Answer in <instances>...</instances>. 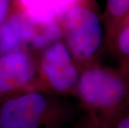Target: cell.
<instances>
[{"label":"cell","instance_id":"obj_11","mask_svg":"<svg viewBox=\"0 0 129 128\" xmlns=\"http://www.w3.org/2000/svg\"><path fill=\"white\" fill-rule=\"evenodd\" d=\"M118 48L122 54L129 56V26L121 32L118 37Z\"/></svg>","mask_w":129,"mask_h":128},{"label":"cell","instance_id":"obj_5","mask_svg":"<svg viewBox=\"0 0 129 128\" xmlns=\"http://www.w3.org/2000/svg\"><path fill=\"white\" fill-rule=\"evenodd\" d=\"M38 59L29 49L0 56V103L23 92L34 90Z\"/></svg>","mask_w":129,"mask_h":128},{"label":"cell","instance_id":"obj_10","mask_svg":"<svg viewBox=\"0 0 129 128\" xmlns=\"http://www.w3.org/2000/svg\"><path fill=\"white\" fill-rule=\"evenodd\" d=\"M15 9L14 0H0V24Z\"/></svg>","mask_w":129,"mask_h":128},{"label":"cell","instance_id":"obj_8","mask_svg":"<svg viewBox=\"0 0 129 128\" xmlns=\"http://www.w3.org/2000/svg\"><path fill=\"white\" fill-rule=\"evenodd\" d=\"M62 37L63 32L60 21H34V34L29 45V50L42 52L53 43L62 40Z\"/></svg>","mask_w":129,"mask_h":128},{"label":"cell","instance_id":"obj_7","mask_svg":"<svg viewBox=\"0 0 129 128\" xmlns=\"http://www.w3.org/2000/svg\"><path fill=\"white\" fill-rule=\"evenodd\" d=\"M79 0H14L15 9L37 22L60 21Z\"/></svg>","mask_w":129,"mask_h":128},{"label":"cell","instance_id":"obj_2","mask_svg":"<svg viewBox=\"0 0 129 128\" xmlns=\"http://www.w3.org/2000/svg\"><path fill=\"white\" fill-rule=\"evenodd\" d=\"M75 91L90 114L105 120L113 115L127 96L124 81L112 71L99 67L80 73Z\"/></svg>","mask_w":129,"mask_h":128},{"label":"cell","instance_id":"obj_9","mask_svg":"<svg viewBox=\"0 0 129 128\" xmlns=\"http://www.w3.org/2000/svg\"><path fill=\"white\" fill-rule=\"evenodd\" d=\"M108 8L112 15L121 17L129 9V0H108Z\"/></svg>","mask_w":129,"mask_h":128},{"label":"cell","instance_id":"obj_1","mask_svg":"<svg viewBox=\"0 0 129 128\" xmlns=\"http://www.w3.org/2000/svg\"><path fill=\"white\" fill-rule=\"evenodd\" d=\"M66 108L48 92L29 90L0 103V128H57Z\"/></svg>","mask_w":129,"mask_h":128},{"label":"cell","instance_id":"obj_3","mask_svg":"<svg viewBox=\"0 0 129 128\" xmlns=\"http://www.w3.org/2000/svg\"><path fill=\"white\" fill-rule=\"evenodd\" d=\"M80 72L66 43L62 40L41 52L34 90L67 94L75 90Z\"/></svg>","mask_w":129,"mask_h":128},{"label":"cell","instance_id":"obj_6","mask_svg":"<svg viewBox=\"0 0 129 128\" xmlns=\"http://www.w3.org/2000/svg\"><path fill=\"white\" fill-rule=\"evenodd\" d=\"M34 34V21L17 9L0 24V56L29 49Z\"/></svg>","mask_w":129,"mask_h":128},{"label":"cell","instance_id":"obj_12","mask_svg":"<svg viewBox=\"0 0 129 128\" xmlns=\"http://www.w3.org/2000/svg\"><path fill=\"white\" fill-rule=\"evenodd\" d=\"M116 128H129V116L121 119L117 122Z\"/></svg>","mask_w":129,"mask_h":128},{"label":"cell","instance_id":"obj_4","mask_svg":"<svg viewBox=\"0 0 129 128\" xmlns=\"http://www.w3.org/2000/svg\"><path fill=\"white\" fill-rule=\"evenodd\" d=\"M65 43L78 62L90 61L103 42V27L98 16L88 8L77 4L60 19Z\"/></svg>","mask_w":129,"mask_h":128}]
</instances>
